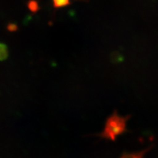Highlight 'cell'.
I'll use <instances>...</instances> for the list:
<instances>
[{
    "label": "cell",
    "instance_id": "cell-1",
    "mask_svg": "<svg viewBox=\"0 0 158 158\" xmlns=\"http://www.w3.org/2000/svg\"><path fill=\"white\" fill-rule=\"evenodd\" d=\"M130 116L119 115L117 112H114L106 120L104 129L99 134V136L110 141H115L118 136L127 131V122Z\"/></svg>",
    "mask_w": 158,
    "mask_h": 158
},
{
    "label": "cell",
    "instance_id": "cell-2",
    "mask_svg": "<svg viewBox=\"0 0 158 158\" xmlns=\"http://www.w3.org/2000/svg\"><path fill=\"white\" fill-rule=\"evenodd\" d=\"M150 149H146L142 150V151L137 152H130V153H124L122 154V155L120 157V158H143L145 154Z\"/></svg>",
    "mask_w": 158,
    "mask_h": 158
},
{
    "label": "cell",
    "instance_id": "cell-3",
    "mask_svg": "<svg viewBox=\"0 0 158 158\" xmlns=\"http://www.w3.org/2000/svg\"><path fill=\"white\" fill-rule=\"evenodd\" d=\"M9 55L8 48L5 44L0 43V61H4L7 59Z\"/></svg>",
    "mask_w": 158,
    "mask_h": 158
},
{
    "label": "cell",
    "instance_id": "cell-4",
    "mask_svg": "<svg viewBox=\"0 0 158 158\" xmlns=\"http://www.w3.org/2000/svg\"><path fill=\"white\" fill-rule=\"evenodd\" d=\"M70 0H53V4L55 8H61L70 5Z\"/></svg>",
    "mask_w": 158,
    "mask_h": 158
},
{
    "label": "cell",
    "instance_id": "cell-5",
    "mask_svg": "<svg viewBox=\"0 0 158 158\" xmlns=\"http://www.w3.org/2000/svg\"><path fill=\"white\" fill-rule=\"evenodd\" d=\"M28 6L29 10L32 12H36L37 10L39 9L38 4H37V2L35 1V0H31V1H29Z\"/></svg>",
    "mask_w": 158,
    "mask_h": 158
}]
</instances>
